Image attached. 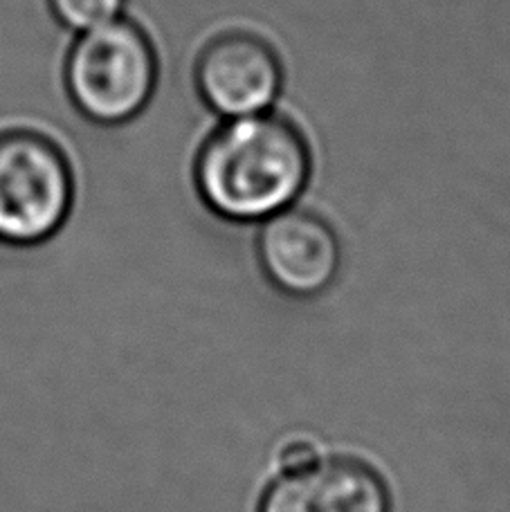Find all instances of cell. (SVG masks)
<instances>
[{"label":"cell","mask_w":510,"mask_h":512,"mask_svg":"<svg viewBox=\"0 0 510 512\" xmlns=\"http://www.w3.org/2000/svg\"><path fill=\"white\" fill-rule=\"evenodd\" d=\"M311 167L302 128L286 115L266 111L218 126L200 146L194 180L209 212L252 223L293 205Z\"/></svg>","instance_id":"6da1fadb"},{"label":"cell","mask_w":510,"mask_h":512,"mask_svg":"<svg viewBox=\"0 0 510 512\" xmlns=\"http://www.w3.org/2000/svg\"><path fill=\"white\" fill-rule=\"evenodd\" d=\"M158 81L156 43L129 16L79 32L63 63V86L72 106L97 126H122L140 117Z\"/></svg>","instance_id":"7a4b0ae2"},{"label":"cell","mask_w":510,"mask_h":512,"mask_svg":"<svg viewBox=\"0 0 510 512\" xmlns=\"http://www.w3.org/2000/svg\"><path fill=\"white\" fill-rule=\"evenodd\" d=\"M75 176L66 151L34 128L0 131V241L30 248L66 225Z\"/></svg>","instance_id":"3957f363"},{"label":"cell","mask_w":510,"mask_h":512,"mask_svg":"<svg viewBox=\"0 0 510 512\" xmlns=\"http://www.w3.org/2000/svg\"><path fill=\"white\" fill-rule=\"evenodd\" d=\"M284 72L279 52L266 36L227 30L198 52L194 84L209 111L236 120L270 111L284 88Z\"/></svg>","instance_id":"277c9868"},{"label":"cell","mask_w":510,"mask_h":512,"mask_svg":"<svg viewBox=\"0 0 510 512\" xmlns=\"http://www.w3.org/2000/svg\"><path fill=\"white\" fill-rule=\"evenodd\" d=\"M257 254L272 286L297 299L329 290L342 265L340 239L333 227L299 207H286L261 221Z\"/></svg>","instance_id":"5b68a950"},{"label":"cell","mask_w":510,"mask_h":512,"mask_svg":"<svg viewBox=\"0 0 510 512\" xmlns=\"http://www.w3.org/2000/svg\"><path fill=\"white\" fill-rule=\"evenodd\" d=\"M259 512H391L385 479L353 456H331L281 472L263 492Z\"/></svg>","instance_id":"8992f818"},{"label":"cell","mask_w":510,"mask_h":512,"mask_svg":"<svg viewBox=\"0 0 510 512\" xmlns=\"http://www.w3.org/2000/svg\"><path fill=\"white\" fill-rule=\"evenodd\" d=\"M50 14L70 32H88L124 16L129 0H45Z\"/></svg>","instance_id":"52a82bcc"},{"label":"cell","mask_w":510,"mask_h":512,"mask_svg":"<svg viewBox=\"0 0 510 512\" xmlns=\"http://www.w3.org/2000/svg\"><path fill=\"white\" fill-rule=\"evenodd\" d=\"M320 445H317L313 438L306 436H293L279 447L277 461L281 472H297L304 470L315 461H320Z\"/></svg>","instance_id":"ba28073f"}]
</instances>
